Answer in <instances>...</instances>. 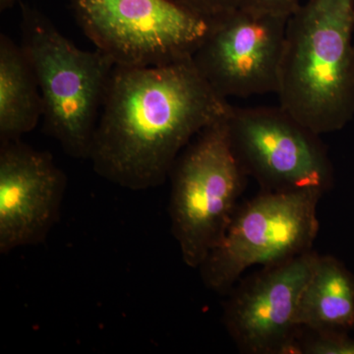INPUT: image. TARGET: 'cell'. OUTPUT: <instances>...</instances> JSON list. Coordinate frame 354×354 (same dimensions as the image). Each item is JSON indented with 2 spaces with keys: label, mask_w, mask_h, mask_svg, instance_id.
I'll use <instances>...</instances> for the list:
<instances>
[{
  "label": "cell",
  "mask_w": 354,
  "mask_h": 354,
  "mask_svg": "<svg viewBox=\"0 0 354 354\" xmlns=\"http://www.w3.org/2000/svg\"><path fill=\"white\" fill-rule=\"evenodd\" d=\"M232 108L192 58L158 67L115 65L88 160L109 183L153 189L196 135Z\"/></svg>",
  "instance_id": "obj_1"
},
{
  "label": "cell",
  "mask_w": 354,
  "mask_h": 354,
  "mask_svg": "<svg viewBox=\"0 0 354 354\" xmlns=\"http://www.w3.org/2000/svg\"><path fill=\"white\" fill-rule=\"evenodd\" d=\"M279 106L316 134L354 115V0H307L288 18Z\"/></svg>",
  "instance_id": "obj_2"
},
{
  "label": "cell",
  "mask_w": 354,
  "mask_h": 354,
  "mask_svg": "<svg viewBox=\"0 0 354 354\" xmlns=\"http://www.w3.org/2000/svg\"><path fill=\"white\" fill-rule=\"evenodd\" d=\"M22 46L43 100L44 131L66 155L88 160L115 64L76 46L36 7L21 2Z\"/></svg>",
  "instance_id": "obj_3"
},
{
  "label": "cell",
  "mask_w": 354,
  "mask_h": 354,
  "mask_svg": "<svg viewBox=\"0 0 354 354\" xmlns=\"http://www.w3.org/2000/svg\"><path fill=\"white\" fill-rule=\"evenodd\" d=\"M227 118L197 134L169 174L172 234L183 262L194 269L223 239L245 185L247 174L232 147Z\"/></svg>",
  "instance_id": "obj_4"
},
{
  "label": "cell",
  "mask_w": 354,
  "mask_h": 354,
  "mask_svg": "<svg viewBox=\"0 0 354 354\" xmlns=\"http://www.w3.org/2000/svg\"><path fill=\"white\" fill-rule=\"evenodd\" d=\"M95 48L125 67H158L191 59L209 21L176 0H70Z\"/></svg>",
  "instance_id": "obj_5"
},
{
  "label": "cell",
  "mask_w": 354,
  "mask_h": 354,
  "mask_svg": "<svg viewBox=\"0 0 354 354\" xmlns=\"http://www.w3.org/2000/svg\"><path fill=\"white\" fill-rule=\"evenodd\" d=\"M319 190L264 191L236 209L201 270L211 290L223 291L255 265L272 266L310 251L319 230Z\"/></svg>",
  "instance_id": "obj_6"
},
{
  "label": "cell",
  "mask_w": 354,
  "mask_h": 354,
  "mask_svg": "<svg viewBox=\"0 0 354 354\" xmlns=\"http://www.w3.org/2000/svg\"><path fill=\"white\" fill-rule=\"evenodd\" d=\"M234 152L265 191L319 190L333 167L319 136L281 106L234 108L227 118Z\"/></svg>",
  "instance_id": "obj_7"
},
{
  "label": "cell",
  "mask_w": 354,
  "mask_h": 354,
  "mask_svg": "<svg viewBox=\"0 0 354 354\" xmlns=\"http://www.w3.org/2000/svg\"><path fill=\"white\" fill-rule=\"evenodd\" d=\"M288 20L241 7L209 20L193 64L225 99L277 94Z\"/></svg>",
  "instance_id": "obj_8"
},
{
  "label": "cell",
  "mask_w": 354,
  "mask_h": 354,
  "mask_svg": "<svg viewBox=\"0 0 354 354\" xmlns=\"http://www.w3.org/2000/svg\"><path fill=\"white\" fill-rule=\"evenodd\" d=\"M318 258L307 251L268 266L235 292L225 308L230 334L252 354L300 353L298 306Z\"/></svg>",
  "instance_id": "obj_9"
},
{
  "label": "cell",
  "mask_w": 354,
  "mask_h": 354,
  "mask_svg": "<svg viewBox=\"0 0 354 354\" xmlns=\"http://www.w3.org/2000/svg\"><path fill=\"white\" fill-rule=\"evenodd\" d=\"M67 177L22 140L0 143V253L38 245L59 220Z\"/></svg>",
  "instance_id": "obj_10"
},
{
  "label": "cell",
  "mask_w": 354,
  "mask_h": 354,
  "mask_svg": "<svg viewBox=\"0 0 354 354\" xmlns=\"http://www.w3.org/2000/svg\"><path fill=\"white\" fill-rule=\"evenodd\" d=\"M297 323L312 332L354 327V276L330 256H318L300 297Z\"/></svg>",
  "instance_id": "obj_11"
},
{
  "label": "cell",
  "mask_w": 354,
  "mask_h": 354,
  "mask_svg": "<svg viewBox=\"0 0 354 354\" xmlns=\"http://www.w3.org/2000/svg\"><path fill=\"white\" fill-rule=\"evenodd\" d=\"M43 111L38 81L25 50L0 35V143L32 131Z\"/></svg>",
  "instance_id": "obj_12"
},
{
  "label": "cell",
  "mask_w": 354,
  "mask_h": 354,
  "mask_svg": "<svg viewBox=\"0 0 354 354\" xmlns=\"http://www.w3.org/2000/svg\"><path fill=\"white\" fill-rule=\"evenodd\" d=\"M313 333L312 337L300 341V353L354 354V339L346 335V332Z\"/></svg>",
  "instance_id": "obj_13"
},
{
  "label": "cell",
  "mask_w": 354,
  "mask_h": 354,
  "mask_svg": "<svg viewBox=\"0 0 354 354\" xmlns=\"http://www.w3.org/2000/svg\"><path fill=\"white\" fill-rule=\"evenodd\" d=\"M207 21L216 19L241 6V0H176Z\"/></svg>",
  "instance_id": "obj_14"
},
{
  "label": "cell",
  "mask_w": 354,
  "mask_h": 354,
  "mask_svg": "<svg viewBox=\"0 0 354 354\" xmlns=\"http://www.w3.org/2000/svg\"><path fill=\"white\" fill-rule=\"evenodd\" d=\"M299 0H241V8L262 15L290 18L298 7Z\"/></svg>",
  "instance_id": "obj_15"
},
{
  "label": "cell",
  "mask_w": 354,
  "mask_h": 354,
  "mask_svg": "<svg viewBox=\"0 0 354 354\" xmlns=\"http://www.w3.org/2000/svg\"><path fill=\"white\" fill-rule=\"evenodd\" d=\"M20 0H0V10L6 11L12 8Z\"/></svg>",
  "instance_id": "obj_16"
}]
</instances>
